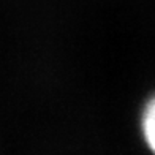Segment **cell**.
Here are the masks:
<instances>
[{
    "mask_svg": "<svg viewBox=\"0 0 155 155\" xmlns=\"http://www.w3.org/2000/svg\"><path fill=\"white\" fill-rule=\"evenodd\" d=\"M141 127H143V135L147 146L155 153V97L146 104L143 119H141Z\"/></svg>",
    "mask_w": 155,
    "mask_h": 155,
    "instance_id": "6da1fadb",
    "label": "cell"
}]
</instances>
